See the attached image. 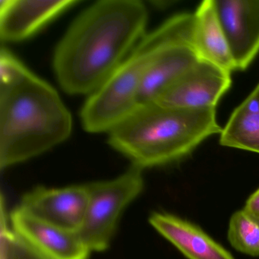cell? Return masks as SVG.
I'll return each mask as SVG.
<instances>
[{"mask_svg":"<svg viewBox=\"0 0 259 259\" xmlns=\"http://www.w3.org/2000/svg\"><path fill=\"white\" fill-rule=\"evenodd\" d=\"M148 13L139 0H101L81 12L56 47L53 67L66 93L95 92L145 35Z\"/></svg>","mask_w":259,"mask_h":259,"instance_id":"6da1fadb","label":"cell"},{"mask_svg":"<svg viewBox=\"0 0 259 259\" xmlns=\"http://www.w3.org/2000/svg\"><path fill=\"white\" fill-rule=\"evenodd\" d=\"M72 131V115L57 91L32 72L18 84L0 89L1 169L52 149Z\"/></svg>","mask_w":259,"mask_h":259,"instance_id":"7a4b0ae2","label":"cell"},{"mask_svg":"<svg viewBox=\"0 0 259 259\" xmlns=\"http://www.w3.org/2000/svg\"><path fill=\"white\" fill-rule=\"evenodd\" d=\"M221 131L216 109L185 110L151 103L139 105L107 134L113 149L144 169L180 160Z\"/></svg>","mask_w":259,"mask_h":259,"instance_id":"3957f363","label":"cell"},{"mask_svg":"<svg viewBox=\"0 0 259 259\" xmlns=\"http://www.w3.org/2000/svg\"><path fill=\"white\" fill-rule=\"evenodd\" d=\"M151 52L136 45L114 72L89 95L81 111L83 128L109 133L139 107V91Z\"/></svg>","mask_w":259,"mask_h":259,"instance_id":"277c9868","label":"cell"},{"mask_svg":"<svg viewBox=\"0 0 259 259\" xmlns=\"http://www.w3.org/2000/svg\"><path fill=\"white\" fill-rule=\"evenodd\" d=\"M142 172L143 169L132 166L113 180L88 184L87 209L78 233L92 252L110 246L122 213L143 191Z\"/></svg>","mask_w":259,"mask_h":259,"instance_id":"5b68a950","label":"cell"},{"mask_svg":"<svg viewBox=\"0 0 259 259\" xmlns=\"http://www.w3.org/2000/svg\"><path fill=\"white\" fill-rule=\"evenodd\" d=\"M230 72L200 60L166 89L155 104L185 110L216 109L232 84Z\"/></svg>","mask_w":259,"mask_h":259,"instance_id":"8992f818","label":"cell"},{"mask_svg":"<svg viewBox=\"0 0 259 259\" xmlns=\"http://www.w3.org/2000/svg\"><path fill=\"white\" fill-rule=\"evenodd\" d=\"M89 186L36 188L25 194L19 207L45 222L78 233L84 222Z\"/></svg>","mask_w":259,"mask_h":259,"instance_id":"52a82bcc","label":"cell"},{"mask_svg":"<svg viewBox=\"0 0 259 259\" xmlns=\"http://www.w3.org/2000/svg\"><path fill=\"white\" fill-rule=\"evenodd\" d=\"M236 70L248 68L259 53V0H213Z\"/></svg>","mask_w":259,"mask_h":259,"instance_id":"ba28073f","label":"cell"},{"mask_svg":"<svg viewBox=\"0 0 259 259\" xmlns=\"http://www.w3.org/2000/svg\"><path fill=\"white\" fill-rule=\"evenodd\" d=\"M12 229L50 259H89L92 251L78 233L34 218L18 207L10 217Z\"/></svg>","mask_w":259,"mask_h":259,"instance_id":"9c48e42d","label":"cell"},{"mask_svg":"<svg viewBox=\"0 0 259 259\" xmlns=\"http://www.w3.org/2000/svg\"><path fill=\"white\" fill-rule=\"evenodd\" d=\"M78 4L80 2L76 0H2L0 2V38L7 43L27 40Z\"/></svg>","mask_w":259,"mask_h":259,"instance_id":"30bf717a","label":"cell"},{"mask_svg":"<svg viewBox=\"0 0 259 259\" xmlns=\"http://www.w3.org/2000/svg\"><path fill=\"white\" fill-rule=\"evenodd\" d=\"M151 225L189 259H234L200 227L170 213L154 212Z\"/></svg>","mask_w":259,"mask_h":259,"instance_id":"8fae6325","label":"cell"},{"mask_svg":"<svg viewBox=\"0 0 259 259\" xmlns=\"http://www.w3.org/2000/svg\"><path fill=\"white\" fill-rule=\"evenodd\" d=\"M194 16L193 47L200 60L230 73L236 70L225 34L215 10L213 0L201 2Z\"/></svg>","mask_w":259,"mask_h":259,"instance_id":"7c38bea8","label":"cell"},{"mask_svg":"<svg viewBox=\"0 0 259 259\" xmlns=\"http://www.w3.org/2000/svg\"><path fill=\"white\" fill-rule=\"evenodd\" d=\"M220 144L259 154V84L232 113L220 134Z\"/></svg>","mask_w":259,"mask_h":259,"instance_id":"4fadbf2b","label":"cell"},{"mask_svg":"<svg viewBox=\"0 0 259 259\" xmlns=\"http://www.w3.org/2000/svg\"><path fill=\"white\" fill-rule=\"evenodd\" d=\"M229 242L244 254L259 255V218L245 209L238 210L230 218Z\"/></svg>","mask_w":259,"mask_h":259,"instance_id":"5bb4252c","label":"cell"},{"mask_svg":"<svg viewBox=\"0 0 259 259\" xmlns=\"http://www.w3.org/2000/svg\"><path fill=\"white\" fill-rule=\"evenodd\" d=\"M8 222L2 211L0 259H50L21 238Z\"/></svg>","mask_w":259,"mask_h":259,"instance_id":"9a60e30c","label":"cell"},{"mask_svg":"<svg viewBox=\"0 0 259 259\" xmlns=\"http://www.w3.org/2000/svg\"><path fill=\"white\" fill-rule=\"evenodd\" d=\"M31 71L6 48L0 52V89L11 87L26 78Z\"/></svg>","mask_w":259,"mask_h":259,"instance_id":"2e32d148","label":"cell"},{"mask_svg":"<svg viewBox=\"0 0 259 259\" xmlns=\"http://www.w3.org/2000/svg\"><path fill=\"white\" fill-rule=\"evenodd\" d=\"M244 209L259 218V188L254 193L250 195Z\"/></svg>","mask_w":259,"mask_h":259,"instance_id":"e0dca14e","label":"cell"}]
</instances>
